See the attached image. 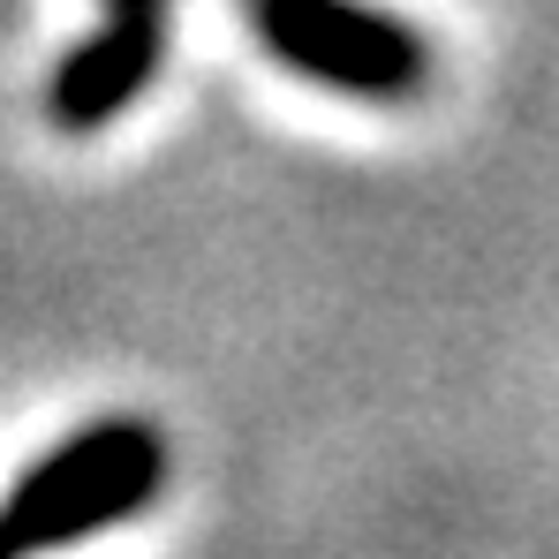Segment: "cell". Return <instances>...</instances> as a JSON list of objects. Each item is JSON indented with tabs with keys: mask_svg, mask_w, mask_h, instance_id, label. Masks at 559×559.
<instances>
[{
	"mask_svg": "<svg viewBox=\"0 0 559 559\" xmlns=\"http://www.w3.org/2000/svg\"><path fill=\"white\" fill-rule=\"evenodd\" d=\"M114 15H167V0H106Z\"/></svg>",
	"mask_w": 559,
	"mask_h": 559,
	"instance_id": "obj_4",
	"label": "cell"
},
{
	"mask_svg": "<svg viewBox=\"0 0 559 559\" xmlns=\"http://www.w3.org/2000/svg\"><path fill=\"white\" fill-rule=\"evenodd\" d=\"M250 23L295 76L333 92L408 98L431 76V46L401 15H378L356 0H250Z\"/></svg>",
	"mask_w": 559,
	"mask_h": 559,
	"instance_id": "obj_2",
	"label": "cell"
},
{
	"mask_svg": "<svg viewBox=\"0 0 559 559\" xmlns=\"http://www.w3.org/2000/svg\"><path fill=\"white\" fill-rule=\"evenodd\" d=\"M159 476H167V447L152 424H92L69 447H53L38 468H23L0 522L15 530L23 559L61 552V545H84L98 530L129 522L136 507H152Z\"/></svg>",
	"mask_w": 559,
	"mask_h": 559,
	"instance_id": "obj_1",
	"label": "cell"
},
{
	"mask_svg": "<svg viewBox=\"0 0 559 559\" xmlns=\"http://www.w3.org/2000/svg\"><path fill=\"white\" fill-rule=\"evenodd\" d=\"M0 559H23V545H15V530L0 522Z\"/></svg>",
	"mask_w": 559,
	"mask_h": 559,
	"instance_id": "obj_5",
	"label": "cell"
},
{
	"mask_svg": "<svg viewBox=\"0 0 559 559\" xmlns=\"http://www.w3.org/2000/svg\"><path fill=\"white\" fill-rule=\"evenodd\" d=\"M159 53H167V15H106V31H92L61 69H53V121L69 136L106 129L129 98H144V84L159 76Z\"/></svg>",
	"mask_w": 559,
	"mask_h": 559,
	"instance_id": "obj_3",
	"label": "cell"
}]
</instances>
